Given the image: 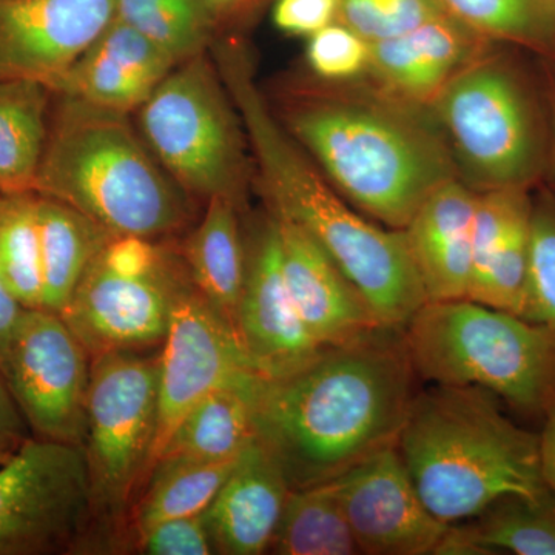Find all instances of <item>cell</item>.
Instances as JSON below:
<instances>
[{
    "label": "cell",
    "instance_id": "11",
    "mask_svg": "<svg viewBox=\"0 0 555 555\" xmlns=\"http://www.w3.org/2000/svg\"><path fill=\"white\" fill-rule=\"evenodd\" d=\"M91 358L64 318L25 309L0 364L31 437L82 448Z\"/></svg>",
    "mask_w": 555,
    "mask_h": 555
},
{
    "label": "cell",
    "instance_id": "26",
    "mask_svg": "<svg viewBox=\"0 0 555 555\" xmlns=\"http://www.w3.org/2000/svg\"><path fill=\"white\" fill-rule=\"evenodd\" d=\"M42 308L61 315L87 269L113 235L86 215L38 195Z\"/></svg>",
    "mask_w": 555,
    "mask_h": 555
},
{
    "label": "cell",
    "instance_id": "36",
    "mask_svg": "<svg viewBox=\"0 0 555 555\" xmlns=\"http://www.w3.org/2000/svg\"><path fill=\"white\" fill-rule=\"evenodd\" d=\"M133 546L147 555L215 554L206 513L160 521L142 532Z\"/></svg>",
    "mask_w": 555,
    "mask_h": 555
},
{
    "label": "cell",
    "instance_id": "30",
    "mask_svg": "<svg viewBox=\"0 0 555 555\" xmlns=\"http://www.w3.org/2000/svg\"><path fill=\"white\" fill-rule=\"evenodd\" d=\"M115 17L152 40L177 65L208 53L219 36L204 0H115Z\"/></svg>",
    "mask_w": 555,
    "mask_h": 555
},
{
    "label": "cell",
    "instance_id": "33",
    "mask_svg": "<svg viewBox=\"0 0 555 555\" xmlns=\"http://www.w3.org/2000/svg\"><path fill=\"white\" fill-rule=\"evenodd\" d=\"M525 320L555 328V199H532Z\"/></svg>",
    "mask_w": 555,
    "mask_h": 555
},
{
    "label": "cell",
    "instance_id": "17",
    "mask_svg": "<svg viewBox=\"0 0 555 555\" xmlns=\"http://www.w3.org/2000/svg\"><path fill=\"white\" fill-rule=\"evenodd\" d=\"M273 218L280 233L288 292L302 323L321 346L349 345L386 327L363 295L305 230L286 218Z\"/></svg>",
    "mask_w": 555,
    "mask_h": 555
},
{
    "label": "cell",
    "instance_id": "23",
    "mask_svg": "<svg viewBox=\"0 0 555 555\" xmlns=\"http://www.w3.org/2000/svg\"><path fill=\"white\" fill-rule=\"evenodd\" d=\"M241 214L232 199L211 198L203 217L177 240L189 280L235 332L247 269Z\"/></svg>",
    "mask_w": 555,
    "mask_h": 555
},
{
    "label": "cell",
    "instance_id": "29",
    "mask_svg": "<svg viewBox=\"0 0 555 555\" xmlns=\"http://www.w3.org/2000/svg\"><path fill=\"white\" fill-rule=\"evenodd\" d=\"M276 555L361 554L334 485L292 489L269 546Z\"/></svg>",
    "mask_w": 555,
    "mask_h": 555
},
{
    "label": "cell",
    "instance_id": "2",
    "mask_svg": "<svg viewBox=\"0 0 555 555\" xmlns=\"http://www.w3.org/2000/svg\"><path fill=\"white\" fill-rule=\"evenodd\" d=\"M210 53L243 120L266 208L326 251L383 326L403 331L427 302L404 230L367 218L328 182L259 90L243 40L219 35Z\"/></svg>",
    "mask_w": 555,
    "mask_h": 555
},
{
    "label": "cell",
    "instance_id": "9",
    "mask_svg": "<svg viewBox=\"0 0 555 555\" xmlns=\"http://www.w3.org/2000/svg\"><path fill=\"white\" fill-rule=\"evenodd\" d=\"M158 353L134 350L91 360L82 449L94 547L129 542L130 511L147 477L158 422Z\"/></svg>",
    "mask_w": 555,
    "mask_h": 555
},
{
    "label": "cell",
    "instance_id": "21",
    "mask_svg": "<svg viewBox=\"0 0 555 555\" xmlns=\"http://www.w3.org/2000/svg\"><path fill=\"white\" fill-rule=\"evenodd\" d=\"M283 470L257 437L241 451L206 511L215 554L269 553L288 494Z\"/></svg>",
    "mask_w": 555,
    "mask_h": 555
},
{
    "label": "cell",
    "instance_id": "20",
    "mask_svg": "<svg viewBox=\"0 0 555 555\" xmlns=\"http://www.w3.org/2000/svg\"><path fill=\"white\" fill-rule=\"evenodd\" d=\"M175 67L152 40L113 17L51 91L133 115Z\"/></svg>",
    "mask_w": 555,
    "mask_h": 555
},
{
    "label": "cell",
    "instance_id": "10",
    "mask_svg": "<svg viewBox=\"0 0 555 555\" xmlns=\"http://www.w3.org/2000/svg\"><path fill=\"white\" fill-rule=\"evenodd\" d=\"M94 547L86 455L30 437L0 465V555L80 553Z\"/></svg>",
    "mask_w": 555,
    "mask_h": 555
},
{
    "label": "cell",
    "instance_id": "25",
    "mask_svg": "<svg viewBox=\"0 0 555 555\" xmlns=\"http://www.w3.org/2000/svg\"><path fill=\"white\" fill-rule=\"evenodd\" d=\"M236 460L238 455L225 460L159 459L131 506L127 525L129 542L133 543L142 532L160 521L206 513Z\"/></svg>",
    "mask_w": 555,
    "mask_h": 555
},
{
    "label": "cell",
    "instance_id": "43",
    "mask_svg": "<svg viewBox=\"0 0 555 555\" xmlns=\"http://www.w3.org/2000/svg\"><path fill=\"white\" fill-rule=\"evenodd\" d=\"M553 2L555 3V0H553Z\"/></svg>",
    "mask_w": 555,
    "mask_h": 555
},
{
    "label": "cell",
    "instance_id": "28",
    "mask_svg": "<svg viewBox=\"0 0 555 555\" xmlns=\"http://www.w3.org/2000/svg\"><path fill=\"white\" fill-rule=\"evenodd\" d=\"M258 378L230 383L201 398L171 434L159 459L225 460L240 455L255 438L254 389Z\"/></svg>",
    "mask_w": 555,
    "mask_h": 555
},
{
    "label": "cell",
    "instance_id": "3",
    "mask_svg": "<svg viewBox=\"0 0 555 555\" xmlns=\"http://www.w3.org/2000/svg\"><path fill=\"white\" fill-rule=\"evenodd\" d=\"M272 109L347 203L385 228L406 229L440 185L459 178L430 109L374 82L321 80Z\"/></svg>",
    "mask_w": 555,
    "mask_h": 555
},
{
    "label": "cell",
    "instance_id": "34",
    "mask_svg": "<svg viewBox=\"0 0 555 555\" xmlns=\"http://www.w3.org/2000/svg\"><path fill=\"white\" fill-rule=\"evenodd\" d=\"M443 13L438 0H339L337 21L374 43L404 35Z\"/></svg>",
    "mask_w": 555,
    "mask_h": 555
},
{
    "label": "cell",
    "instance_id": "12",
    "mask_svg": "<svg viewBox=\"0 0 555 555\" xmlns=\"http://www.w3.org/2000/svg\"><path fill=\"white\" fill-rule=\"evenodd\" d=\"M158 364V422L147 476L171 434L201 398L230 383L259 377L244 356L235 328L196 291L189 275L175 295Z\"/></svg>",
    "mask_w": 555,
    "mask_h": 555
},
{
    "label": "cell",
    "instance_id": "18",
    "mask_svg": "<svg viewBox=\"0 0 555 555\" xmlns=\"http://www.w3.org/2000/svg\"><path fill=\"white\" fill-rule=\"evenodd\" d=\"M492 43L443 13L404 35L371 43L366 78L398 100L429 108Z\"/></svg>",
    "mask_w": 555,
    "mask_h": 555
},
{
    "label": "cell",
    "instance_id": "13",
    "mask_svg": "<svg viewBox=\"0 0 555 555\" xmlns=\"http://www.w3.org/2000/svg\"><path fill=\"white\" fill-rule=\"evenodd\" d=\"M185 275L177 241L166 264L149 273L119 272L96 257L61 317L91 358L159 349Z\"/></svg>",
    "mask_w": 555,
    "mask_h": 555
},
{
    "label": "cell",
    "instance_id": "22",
    "mask_svg": "<svg viewBox=\"0 0 555 555\" xmlns=\"http://www.w3.org/2000/svg\"><path fill=\"white\" fill-rule=\"evenodd\" d=\"M478 192L459 178L440 185L404 230L427 302L466 299Z\"/></svg>",
    "mask_w": 555,
    "mask_h": 555
},
{
    "label": "cell",
    "instance_id": "1",
    "mask_svg": "<svg viewBox=\"0 0 555 555\" xmlns=\"http://www.w3.org/2000/svg\"><path fill=\"white\" fill-rule=\"evenodd\" d=\"M403 331L379 328L326 347L305 367L257 379L255 437L291 489L328 483L369 456L397 447L415 397Z\"/></svg>",
    "mask_w": 555,
    "mask_h": 555
},
{
    "label": "cell",
    "instance_id": "8",
    "mask_svg": "<svg viewBox=\"0 0 555 555\" xmlns=\"http://www.w3.org/2000/svg\"><path fill=\"white\" fill-rule=\"evenodd\" d=\"M460 181L476 192L529 189L546 163L542 116L516 68L489 47L430 104Z\"/></svg>",
    "mask_w": 555,
    "mask_h": 555
},
{
    "label": "cell",
    "instance_id": "27",
    "mask_svg": "<svg viewBox=\"0 0 555 555\" xmlns=\"http://www.w3.org/2000/svg\"><path fill=\"white\" fill-rule=\"evenodd\" d=\"M51 98L35 80H0V196L36 193Z\"/></svg>",
    "mask_w": 555,
    "mask_h": 555
},
{
    "label": "cell",
    "instance_id": "41",
    "mask_svg": "<svg viewBox=\"0 0 555 555\" xmlns=\"http://www.w3.org/2000/svg\"><path fill=\"white\" fill-rule=\"evenodd\" d=\"M540 465L551 494L555 496V403L547 409L545 426L540 434Z\"/></svg>",
    "mask_w": 555,
    "mask_h": 555
},
{
    "label": "cell",
    "instance_id": "5",
    "mask_svg": "<svg viewBox=\"0 0 555 555\" xmlns=\"http://www.w3.org/2000/svg\"><path fill=\"white\" fill-rule=\"evenodd\" d=\"M397 448L443 524H462L507 496L554 499L542 476L540 437L478 387L433 385L415 393Z\"/></svg>",
    "mask_w": 555,
    "mask_h": 555
},
{
    "label": "cell",
    "instance_id": "38",
    "mask_svg": "<svg viewBox=\"0 0 555 555\" xmlns=\"http://www.w3.org/2000/svg\"><path fill=\"white\" fill-rule=\"evenodd\" d=\"M30 437V429L0 374V465L16 454Z\"/></svg>",
    "mask_w": 555,
    "mask_h": 555
},
{
    "label": "cell",
    "instance_id": "35",
    "mask_svg": "<svg viewBox=\"0 0 555 555\" xmlns=\"http://www.w3.org/2000/svg\"><path fill=\"white\" fill-rule=\"evenodd\" d=\"M371 43L335 21L309 36V68L324 82H347L366 76Z\"/></svg>",
    "mask_w": 555,
    "mask_h": 555
},
{
    "label": "cell",
    "instance_id": "4",
    "mask_svg": "<svg viewBox=\"0 0 555 555\" xmlns=\"http://www.w3.org/2000/svg\"><path fill=\"white\" fill-rule=\"evenodd\" d=\"M36 193L113 236L178 240L198 219L196 201L160 167L133 115L54 91Z\"/></svg>",
    "mask_w": 555,
    "mask_h": 555
},
{
    "label": "cell",
    "instance_id": "6",
    "mask_svg": "<svg viewBox=\"0 0 555 555\" xmlns=\"http://www.w3.org/2000/svg\"><path fill=\"white\" fill-rule=\"evenodd\" d=\"M416 377L478 387L526 415L555 403V328L473 299L426 302L403 328Z\"/></svg>",
    "mask_w": 555,
    "mask_h": 555
},
{
    "label": "cell",
    "instance_id": "40",
    "mask_svg": "<svg viewBox=\"0 0 555 555\" xmlns=\"http://www.w3.org/2000/svg\"><path fill=\"white\" fill-rule=\"evenodd\" d=\"M24 310L10 294L9 288L3 283L2 275H0V364L5 358L14 328H16L17 321H20Z\"/></svg>",
    "mask_w": 555,
    "mask_h": 555
},
{
    "label": "cell",
    "instance_id": "16",
    "mask_svg": "<svg viewBox=\"0 0 555 555\" xmlns=\"http://www.w3.org/2000/svg\"><path fill=\"white\" fill-rule=\"evenodd\" d=\"M115 17V0H0V80L53 90Z\"/></svg>",
    "mask_w": 555,
    "mask_h": 555
},
{
    "label": "cell",
    "instance_id": "15",
    "mask_svg": "<svg viewBox=\"0 0 555 555\" xmlns=\"http://www.w3.org/2000/svg\"><path fill=\"white\" fill-rule=\"evenodd\" d=\"M361 554L436 555L451 525L420 496L397 447L331 481Z\"/></svg>",
    "mask_w": 555,
    "mask_h": 555
},
{
    "label": "cell",
    "instance_id": "42",
    "mask_svg": "<svg viewBox=\"0 0 555 555\" xmlns=\"http://www.w3.org/2000/svg\"><path fill=\"white\" fill-rule=\"evenodd\" d=\"M553 122H554V147H555V96L553 102Z\"/></svg>",
    "mask_w": 555,
    "mask_h": 555
},
{
    "label": "cell",
    "instance_id": "39",
    "mask_svg": "<svg viewBox=\"0 0 555 555\" xmlns=\"http://www.w3.org/2000/svg\"><path fill=\"white\" fill-rule=\"evenodd\" d=\"M269 0H204L219 35L246 25Z\"/></svg>",
    "mask_w": 555,
    "mask_h": 555
},
{
    "label": "cell",
    "instance_id": "24",
    "mask_svg": "<svg viewBox=\"0 0 555 555\" xmlns=\"http://www.w3.org/2000/svg\"><path fill=\"white\" fill-rule=\"evenodd\" d=\"M555 555V496H507L451 525L436 555Z\"/></svg>",
    "mask_w": 555,
    "mask_h": 555
},
{
    "label": "cell",
    "instance_id": "19",
    "mask_svg": "<svg viewBox=\"0 0 555 555\" xmlns=\"http://www.w3.org/2000/svg\"><path fill=\"white\" fill-rule=\"evenodd\" d=\"M531 210L529 189L478 193L467 299L524 318Z\"/></svg>",
    "mask_w": 555,
    "mask_h": 555
},
{
    "label": "cell",
    "instance_id": "31",
    "mask_svg": "<svg viewBox=\"0 0 555 555\" xmlns=\"http://www.w3.org/2000/svg\"><path fill=\"white\" fill-rule=\"evenodd\" d=\"M0 275L22 308H42L38 193L0 196Z\"/></svg>",
    "mask_w": 555,
    "mask_h": 555
},
{
    "label": "cell",
    "instance_id": "32",
    "mask_svg": "<svg viewBox=\"0 0 555 555\" xmlns=\"http://www.w3.org/2000/svg\"><path fill=\"white\" fill-rule=\"evenodd\" d=\"M449 16L491 42L529 49L555 46L553 0H438Z\"/></svg>",
    "mask_w": 555,
    "mask_h": 555
},
{
    "label": "cell",
    "instance_id": "7",
    "mask_svg": "<svg viewBox=\"0 0 555 555\" xmlns=\"http://www.w3.org/2000/svg\"><path fill=\"white\" fill-rule=\"evenodd\" d=\"M133 119L150 152L190 198H228L244 210L250 149L210 51L171 69Z\"/></svg>",
    "mask_w": 555,
    "mask_h": 555
},
{
    "label": "cell",
    "instance_id": "14",
    "mask_svg": "<svg viewBox=\"0 0 555 555\" xmlns=\"http://www.w3.org/2000/svg\"><path fill=\"white\" fill-rule=\"evenodd\" d=\"M247 269L236 335L248 364L261 378H278L305 367L326 347L302 323L281 262L280 233L270 211L246 235Z\"/></svg>",
    "mask_w": 555,
    "mask_h": 555
},
{
    "label": "cell",
    "instance_id": "37",
    "mask_svg": "<svg viewBox=\"0 0 555 555\" xmlns=\"http://www.w3.org/2000/svg\"><path fill=\"white\" fill-rule=\"evenodd\" d=\"M339 0H276L273 22L292 36H312L337 21Z\"/></svg>",
    "mask_w": 555,
    "mask_h": 555
}]
</instances>
